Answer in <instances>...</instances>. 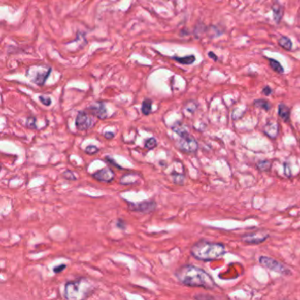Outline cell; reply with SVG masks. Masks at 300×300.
Returning <instances> with one entry per match:
<instances>
[{
  "instance_id": "obj_1",
  "label": "cell",
  "mask_w": 300,
  "mask_h": 300,
  "mask_svg": "<svg viewBox=\"0 0 300 300\" xmlns=\"http://www.w3.org/2000/svg\"><path fill=\"white\" fill-rule=\"evenodd\" d=\"M175 277L181 284L189 287L205 288L213 290L216 287L213 278L201 268L194 265H183L175 271Z\"/></svg>"
},
{
  "instance_id": "obj_11",
  "label": "cell",
  "mask_w": 300,
  "mask_h": 300,
  "mask_svg": "<svg viewBox=\"0 0 300 300\" xmlns=\"http://www.w3.org/2000/svg\"><path fill=\"white\" fill-rule=\"evenodd\" d=\"M271 10L273 13V20L275 23L280 24L281 20H283L284 14V7L281 5L279 0H274L271 5Z\"/></svg>"
},
{
  "instance_id": "obj_4",
  "label": "cell",
  "mask_w": 300,
  "mask_h": 300,
  "mask_svg": "<svg viewBox=\"0 0 300 300\" xmlns=\"http://www.w3.org/2000/svg\"><path fill=\"white\" fill-rule=\"evenodd\" d=\"M259 262L268 270L274 271L278 274L283 275V276H290L292 274L289 268L286 267L285 265L281 263L277 260H275L273 258L261 256L259 259Z\"/></svg>"
},
{
  "instance_id": "obj_6",
  "label": "cell",
  "mask_w": 300,
  "mask_h": 300,
  "mask_svg": "<svg viewBox=\"0 0 300 300\" xmlns=\"http://www.w3.org/2000/svg\"><path fill=\"white\" fill-rule=\"evenodd\" d=\"M91 116L89 113L86 112L85 110L79 111L77 115L76 121H75V125L79 131H86L91 129L94 125L95 121Z\"/></svg>"
},
{
  "instance_id": "obj_33",
  "label": "cell",
  "mask_w": 300,
  "mask_h": 300,
  "mask_svg": "<svg viewBox=\"0 0 300 300\" xmlns=\"http://www.w3.org/2000/svg\"><path fill=\"white\" fill-rule=\"evenodd\" d=\"M116 226L120 228L121 230H125L126 229V223L125 221H123L121 218H119L117 222H116Z\"/></svg>"
},
{
  "instance_id": "obj_29",
  "label": "cell",
  "mask_w": 300,
  "mask_h": 300,
  "mask_svg": "<svg viewBox=\"0 0 300 300\" xmlns=\"http://www.w3.org/2000/svg\"><path fill=\"white\" fill-rule=\"evenodd\" d=\"M39 99L41 103H43L44 106H50L51 105V99L50 97L45 95H40Z\"/></svg>"
},
{
  "instance_id": "obj_5",
  "label": "cell",
  "mask_w": 300,
  "mask_h": 300,
  "mask_svg": "<svg viewBox=\"0 0 300 300\" xmlns=\"http://www.w3.org/2000/svg\"><path fill=\"white\" fill-rule=\"evenodd\" d=\"M176 147L184 153H195L199 148V145L195 138L189 134L180 138L176 142Z\"/></svg>"
},
{
  "instance_id": "obj_10",
  "label": "cell",
  "mask_w": 300,
  "mask_h": 300,
  "mask_svg": "<svg viewBox=\"0 0 300 300\" xmlns=\"http://www.w3.org/2000/svg\"><path fill=\"white\" fill-rule=\"evenodd\" d=\"M87 109L91 115L95 116L97 118L101 119V120L108 117V111L106 109L105 104L103 102H97V103H93L92 105L89 106Z\"/></svg>"
},
{
  "instance_id": "obj_30",
  "label": "cell",
  "mask_w": 300,
  "mask_h": 300,
  "mask_svg": "<svg viewBox=\"0 0 300 300\" xmlns=\"http://www.w3.org/2000/svg\"><path fill=\"white\" fill-rule=\"evenodd\" d=\"M261 93L264 94L265 96H270L273 93V90L271 88V86H264L262 90H261Z\"/></svg>"
},
{
  "instance_id": "obj_26",
  "label": "cell",
  "mask_w": 300,
  "mask_h": 300,
  "mask_svg": "<svg viewBox=\"0 0 300 300\" xmlns=\"http://www.w3.org/2000/svg\"><path fill=\"white\" fill-rule=\"evenodd\" d=\"M26 125L28 129H37V117L29 116L26 119Z\"/></svg>"
},
{
  "instance_id": "obj_28",
  "label": "cell",
  "mask_w": 300,
  "mask_h": 300,
  "mask_svg": "<svg viewBox=\"0 0 300 300\" xmlns=\"http://www.w3.org/2000/svg\"><path fill=\"white\" fill-rule=\"evenodd\" d=\"M99 150L97 146L95 145H88V146H86V149H85V152L87 154H89V155H93V154H96L97 152H99Z\"/></svg>"
},
{
  "instance_id": "obj_19",
  "label": "cell",
  "mask_w": 300,
  "mask_h": 300,
  "mask_svg": "<svg viewBox=\"0 0 300 300\" xmlns=\"http://www.w3.org/2000/svg\"><path fill=\"white\" fill-rule=\"evenodd\" d=\"M277 42H278V45L281 48H283L284 50H287V51H290V50H292L293 43H292L291 40L289 37L282 36V37H279V39Z\"/></svg>"
},
{
  "instance_id": "obj_17",
  "label": "cell",
  "mask_w": 300,
  "mask_h": 300,
  "mask_svg": "<svg viewBox=\"0 0 300 300\" xmlns=\"http://www.w3.org/2000/svg\"><path fill=\"white\" fill-rule=\"evenodd\" d=\"M277 114L284 122H289L290 118V109L284 103H280L277 109Z\"/></svg>"
},
{
  "instance_id": "obj_23",
  "label": "cell",
  "mask_w": 300,
  "mask_h": 300,
  "mask_svg": "<svg viewBox=\"0 0 300 300\" xmlns=\"http://www.w3.org/2000/svg\"><path fill=\"white\" fill-rule=\"evenodd\" d=\"M172 180L174 183L176 185H183L185 183V177L184 174H180L177 172H173L171 174Z\"/></svg>"
},
{
  "instance_id": "obj_27",
  "label": "cell",
  "mask_w": 300,
  "mask_h": 300,
  "mask_svg": "<svg viewBox=\"0 0 300 300\" xmlns=\"http://www.w3.org/2000/svg\"><path fill=\"white\" fill-rule=\"evenodd\" d=\"M63 177L67 181H76L77 180V177L74 175V173L71 171V170H65V171L63 172Z\"/></svg>"
},
{
  "instance_id": "obj_22",
  "label": "cell",
  "mask_w": 300,
  "mask_h": 300,
  "mask_svg": "<svg viewBox=\"0 0 300 300\" xmlns=\"http://www.w3.org/2000/svg\"><path fill=\"white\" fill-rule=\"evenodd\" d=\"M152 99H145L143 101L142 107H141V111L143 115L148 116L152 113Z\"/></svg>"
},
{
  "instance_id": "obj_35",
  "label": "cell",
  "mask_w": 300,
  "mask_h": 300,
  "mask_svg": "<svg viewBox=\"0 0 300 300\" xmlns=\"http://www.w3.org/2000/svg\"><path fill=\"white\" fill-rule=\"evenodd\" d=\"M104 137H105L107 139H112L115 138V134L111 131H107L105 134H104Z\"/></svg>"
},
{
  "instance_id": "obj_32",
  "label": "cell",
  "mask_w": 300,
  "mask_h": 300,
  "mask_svg": "<svg viewBox=\"0 0 300 300\" xmlns=\"http://www.w3.org/2000/svg\"><path fill=\"white\" fill-rule=\"evenodd\" d=\"M105 161L109 162V163H110L111 165H115V166L117 168V169H122V168H121V166H120V165H119L118 164H117V163L115 161V159H114L113 158H111V157H109V156H107V157H106Z\"/></svg>"
},
{
  "instance_id": "obj_12",
  "label": "cell",
  "mask_w": 300,
  "mask_h": 300,
  "mask_svg": "<svg viewBox=\"0 0 300 300\" xmlns=\"http://www.w3.org/2000/svg\"><path fill=\"white\" fill-rule=\"evenodd\" d=\"M279 130L280 125L277 122H269L263 128L264 134L272 139H277V136L279 135Z\"/></svg>"
},
{
  "instance_id": "obj_36",
  "label": "cell",
  "mask_w": 300,
  "mask_h": 300,
  "mask_svg": "<svg viewBox=\"0 0 300 300\" xmlns=\"http://www.w3.org/2000/svg\"><path fill=\"white\" fill-rule=\"evenodd\" d=\"M208 56L211 57V59L215 61V62H217L218 60V56H217L216 54H214V53L212 52V51H210V52L208 53Z\"/></svg>"
},
{
  "instance_id": "obj_8",
  "label": "cell",
  "mask_w": 300,
  "mask_h": 300,
  "mask_svg": "<svg viewBox=\"0 0 300 300\" xmlns=\"http://www.w3.org/2000/svg\"><path fill=\"white\" fill-rule=\"evenodd\" d=\"M129 209L130 211H136V212H140L143 214H148L152 211H154L157 208V203L153 200L151 201H144L139 204H133L128 202Z\"/></svg>"
},
{
  "instance_id": "obj_2",
  "label": "cell",
  "mask_w": 300,
  "mask_h": 300,
  "mask_svg": "<svg viewBox=\"0 0 300 300\" xmlns=\"http://www.w3.org/2000/svg\"><path fill=\"white\" fill-rule=\"evenodd\" d=\"M190 253L199 261H212L222 257L226 251L223 243L200 241L192 246Z\"/></svg>"
},
{
  "instance_id": "obj_14",
  "label": "cell",
  "mask_w": 300,
  "mask_h": 300,
  "mask_svg": "<svg viewBox=\"0 0 300 300\" xmlns=\"http://www.w3.org/2000/svg\"><path fill=\"white\" fill-rule=\"evenodd\" d=\"M50 73H51V68H48L46 71H39V73H37V74L35 73L32 78V81L35 84H37L38 86H43L45 82H46L48 77L50 76Z\"/></svg>"
},
{
  "instance_id": "obj_21",
  "label": "cell",
  "mask_w": 300,
  "mask_h": 300,
  "mask_svg": "<svg viewBox=\"0 0 300 300\" xmlns=\"http://www.w3.org/2000/svg\"><path fill=\"white\" fill-rule=\"evenodd\" d=\"M266 58L270 63L271 69L273 70L275 73H279V74H283L284 73V67L277 60L273 59V58H268V57H266Z\"/></svg>"
},
{
  "instance_id": "obj_20",
  "label": "cell",
  "mask_w": 300,
  "mask_h": 300,
  "mask_svg": "<svg viewBox=\"0 0 300 300\" xmlns=\"http://www.w3.org/2000/svg\"><path fill=\"white\" fill-rule=\"evenodd\" d=\"M254 106L255 108L262 109V110H265L267 112L268 111H270L271 108H272L271 103L268 99H254Z\"/></svg>"
},
{
  "instance_id": "obj_16",
  "label": "cell",
  "mask_w": 300,
  "mask_h": 300,
  "mask_svg": "<svg viewBox=\"0 0 300 300\" xmlns=\"http://www.w3.org/2000/svg\"><path fill=\"white\" fill-rule=\"evenodd\" d=\"M198 109V103L195 101L190 99L188 101L187 103H185L182 109V112L184 113L186 116H193Z\"/></svg>"
},
{
  "instance_id": "obj_7",
  "label": "cell",
  "mask_w": 300,
  "mask_h": 300,
  "mask_svg": "<svg viewBox=\"0 0 300 300\" xmlns=\"http://www.w3.org/2000/svg\"><path fill=\"white\" fill-rule=\"evenodd\" d=\"M269 238H270V235L268 231H264V230H259V231L248 232V234L242 235L241 240L247 244L258 245L267 241Z\"/></svg>"
},
{
  "instance_id": "obj_15",
  "label": "cell",
  "mask_w": 300,
  "mask_h": 300,
  "mask_svg": "<svg viewBox=\"0 0 300 300\" xmlns=\"http://www.w3.org/2000/svg\"><path fill=\"white\" fill-rule=\"evenodd\" d=\"M172 130L176 133L177 135L182 138V137H185V136L189 135V132H188V127L187 125H185L184 123L182 122H175L171 127Z\"/></svg>"
},
{
  "instance_id": "obj_3",
  "label": "cell",
  "mask_w": 300,
  "mask_h": 300,
  "mask_svg": "<svg viewBox=\"0 0 300 300\" xmlns=\"http://www.w3.org/2000/svg\"><path fill=\"white\" fill-rule=\"evenodd\" d=\"M95 290L92 281L86 277H79L76 280L70 281L64 285L63 297L66 299H86L91 297Z\"/></svg>"
},
{
  "instance_id": "obj_13",
  "label": "cell",
  "mask_w": 300,
  "mask_h": 300,
  "mask_svg": "<svg viewBox=\"0 0 300 300\" xmlns=\"http://www.w3.org/2000/svg\"><path fill=\"white\" fill-rule=\"evenodd\" d=\"M140 179L141 175H139V173H129L122 175L120 179V184L124 186L137 184L140 181Z\"/></svg>"
},
{
  "instance_id": "obj_18",
  "label": "cell",
  "mask_w": 300,
  "mask_h": 300,
  "mask_svg": "<svg viewBox=\"0 0 300 300\" xmlns=\"http://www.w3.org/2000/svg\"><path fill=\"white\" fill-rule=\"evenodd\" d=\"M172 59L175 60L176 62H178L181 64H184V65H190L192 63L195 62V56L194 55H189V56H183V57H180V56H173Z\"/></svg>"
},
{
  "instance_id": "obj_24",
  "label": "cell",
  "mask_w": 300,
  "mask_h": 300,
  "mask_svg": "<svg viewBox=\"0 0 300 300\" xmlns=\"http://www.w3.org/2000/svg\"><path fill=\"white\" fill-rule=\"evenodd\" d=\"M271 161L269 159H264V160H260L257 162L256 164V168H257L260 171L267 172L271 169Z\"/></svg>"
},
{
  "instance_id": "obj_34",
  "label": "cell",
  "mask_w": 300,
  "mask_h": 300,
  "mask_svg": "<svg viewBox=\"0 0 300 300\" xmlns=\"http://www.w3.org/2000/svg\"><path fill=\"white\" fill-rule=\"evenodd\" d=\"M284 175H286L287 177H290V175H291V172H290V166L288 165V163H284Z\"/></svg>"
},
{
  "instance_id": "obj_9",
  "label": "cell",
  "mask_w": 300,
  "mask_h": 300,
  "mask_svg": "<svg viewBox=\"0 0 300 300\" xmlns=\"http://www.w3.org/2000/svg\"><path fill=\"white\" fill-rule=\"evenodd\" d=\"M92 176V178L95 179L98 182L110 183L116 178V174L110 168H104L93 173Z\"/></svg>"
},
{
  "instance_id": "obj_37",
  "label": "cell",
  "mask_w": 300,
  "mask_h": 300,
  "mask_svg": "<svg viewBox=\"0 0 300 300\" xmlns=\"http://www.w3.org/2000/svg\"><path fill=\"white\" fill-rule=\"evenodd\" d=\"M165 1H169V0H165Z\"/></svg>"
},
{
  "instance_id": "obj_31",
  "label": "cell",
  "mask_w": 300,
  "mask_h": 300,
  "mask_svg": "<svg viewBox=\"0 0 300 300\" xmlns=\"http://www.w3.org/2000/svg\"><path fill=\"white\" fill-rule=\"evenodd\" d=\"M66 269V264H61L59 266H57V267H55L53 269V271L56 273V274H58V273H61L62 271H64Z\"/></svg>"
},
{
  "instance_id": "obj_25",
  "label": "cell",
  "mask_w": 300,
  "mask_h": 300,
  "mask_svg": "<svg viewBox=\"0 0 300 300\" xmlns=\"http://www.w3.org/2000/svg\"><path fill=\"white\" fill-rule=\"evenodd\" d=\"M158 145V141L155 138H150L147 139L145 143V147L148 150H152V149L155 148L156 146Z\"/></svg>"
}]
</instances>
